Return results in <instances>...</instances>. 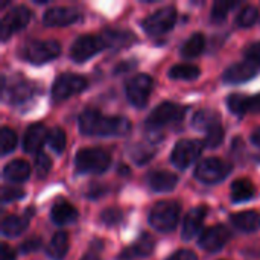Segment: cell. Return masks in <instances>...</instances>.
Masks as SVG:
<instances>
[{
  "label": "cell",
  "instance_id": "28",
  "mask_svg": "<svg viewBox=\"0 0 260 260\" xmlns=\"http://www.w3.org/2000/svg\"><path fill=\"white\" fill-rule=\"evenodd\" d=\"M219 120H221V116L216 111H213V110H200L198 113H195V116L192 119V125H193V128L203 129V131L207 133L213 126L221 125Z\"/></svg>",
  "mask_w": 260,
  "mask_h": 260
},
{
  "label": "cell",
  "instance_id": "17",
  "mask_svg": "<svg viewBox=\"0 0 260 260\" xmlns=\"http://www.w3.org/2000/svg\"><path fill=\"white\" fill-rule=\"evenodd\" d=\"M46 139H49V131L43 123H34L30 125L23 137V149L29 154H40L41 146L44 145Z\"/></svg>",
  "mask_w": 260,
  "mask_h": 260
},
{
  "label": "cell",
  "instance_id": "31",
  "mask_svg": "<svg viewBox=\"0 0 260 260\" xmlns=\"http://www.w3.org/2000/svg\"><path fill=\"white\" fill-rule=\"evenodd\" d=\"M128 152H129V157H131V160H133L134 163H137V165H145V163H148V161L154 157L155 149H154L152 146H149V145L137 143V145L129 146Z\"/></svg>",
  "mask_w": 260,
  "mask_h": 260
},
{
  "label": "cell",
  "instance_id": "25",
  "mask_svg": "<svg viewBox=\"0 0 260 260\" xmlns=\"http://www.w3.org/2000/svg\"><path fill=\"white\" fill-rule=\"evenodd\" d=\"M50 219L58 225H66L78 219V210L67 201L56 203L50 210Z\"/></svg>",
  "mask_w": 260,
  "mask_h": 260
},
{
  "label": "cell",
  "instance_id": "43",
  "mask_svg": "<svg viewBox=\"0 0 260 260\" xmlns=\"http://www.w3.org/2000/svg\"><path fill=\"white\" fill-rule=\"evenodd\" d=\"M105 192H107V189L102 186V184H99V183H93V184H90V187H88V190H87V197L88 198H101V197H104L105 195Z\"/></svg>",
  "mask_w": 260,
  "mask_h": 260
},
{
  "label": "cell",
  "instance_id": "34",
  "mask_svg": "<svg viewBox=\"0 0 260 260\" xmlns=\"http://www.w3.org/2000/svg\"><path fill=\"white\" fill-rule=\"evenodd\" d=\"M239 3L238 2H215L213 8H212V21L215 23H221L227 18L229 12L236 8Z\"/></svg>",
  "mask_w": 260,
  "mask_h": 260
},
{
  "label": "cell",
  "instance_id": "19",
  "mask_svg": "<svg viewBox=\"0 0 260 260\" xmlns=\"http://www.w3.org/2000/svg\"><path fill=\"white\" fill-rule=\"evenodd\" d=\"M148 184L155 192H171L178 183V177L169 171H152L148 174Z\"/></svg>",
  "mask_w": 260,
  "mask_h": 260
},
{
  "label": "cell",
  "instance_id": "39",
  "mask_svg": "<svg viewBox=\"0 0 260 260\" xmlns=\"http://www.w3.org/2000/svg\"><path fill=\"white\" fill-rule=\"evenodd\" d=\"M120 221H122V212L116 207H110L101 213V222L108 225V227L117 225Z\"/></svg>",
  "mask_w": 260,
  "mask_h": 260
},
{
  "label": "cell",
  "instance_id": "21",
  "mask_svg": "<svg viewBox=\"0 0 260 260\" xmlns=\"http://www.w3.org/2000/svg\"><path fill=\"white\" fill-rule=\"evenodd\" d=\"M105 47L110 49H122L136 41V35L129 30H120V29H105L101 35Z\"/></svg>",
  "mask_w": 260,
  "mask_h": 260
},
{
  "label": "cell",
  "instance_id": "36",
  "mask_svg": "<svg viewBox=\"0 0 260 260\" xmlns=\"http://www.w3.org/2000/svg\"><path fill=\"white\" fill-rule=\"evenodd\" d=\"M49 145L56 154H61L66 149V133L58 126L50 129L49 131Z\"/></svg>",
  "mask_w": 260,
  "mask_h": 260
},
{
  "label": "cell",
  "instance_id": "15",
  "mask_svg": "<svg viewBox=\"0 0 260 260\" xmlns=\"http://www.w3.org/2000/svg\"><path fill=\"white\" fill-rule=\"evenodd\" d=\"M256 75H257V69L253 62L241 61V62L230 66L224 72L222 81L227 84H241V82H247V81L253 79Z\"/></svg>",
  "mask_w": 260,
  "mask_h": 260
},
{
  "label": "cell",
  "instance_id": "47",
  "mask_svg": "<svg viewBox=\"0 0 260 260\" xmlns=\"http://www.w3.org/2000/svg\"><path fill=\"white\" fill-rule=\"evenodd\" d=\"M2 260H15V251L8 244H2Z\"/></svg>",
  "mask_w": 260,
  "mask_h": 260
},
{
  "label": "cell",
  "instance_id": "41",
  "mask_svg": "<svg viewBox=\"0 0 260 260\" xmlns=\"http://www.w3.org/2000/svg\"><path fill=\"white\" fill-rule=\"evenodd\" d=\"M245 58H247V61H250L254 66H259L260 67V41L250 44L245 49Z\"/></svg>",
  "mask_w": 260,
  "mask_h": 260
},
{
  "label": "cell",
  "instance_id": "11",
  "mask_svg": "<svg viewBox=\"0 0 260 260\" xmlns=\"http://www.w3.org/2000/svg\"><path fill=\"white\" fill-rule=\"evenodd\" d=\"M104 49H105V44H104L101 35L99 37H94V35H81L72 44L70 56L76 62H84V61L90 59L91 56H94L96 53H99Z\"/></svg>",
  "mask_w": 260,
  "mask_h": 260
},
{
  "label": "cell",
  "instance_id": "42",
  "mask_svg": "<svg viewBox=\"0 0 260 260\" xmlns=\"http://www.w3.org/2000/svg\"><path fill=\"white\" fill-rule=\"evenodd\" d=\"M40 247H41V239H40V238H30V239H27V241H24V242L21 244L20 250H21V253L29 254V253L37 251Z\"/></svg>",
  "mask_w": 260,
  "mask_h": 260
},
{
  "label": "cell",
  "instance_id": "2",
  "mask_svg": "<svg viewBox=\"0 0 260 260\" xmlns=\"http://www.w3.org/2000/svg\"><path fill=\"white\" fill-rule=\"evenodd\" d=\"M110 165V154L101 148H84L75 155V168L79 174H104Z\"/></svg>",
  "mask_w": 260,
  "mask_h": 260
},
{
  "label": "cell",
  "instance_id": "5",
  "mask_svg": "<svg viewBox=\"0 0 260 260\" xmlns=\"http://www.w3.org/2000/svg\"><path fill=\"white\" fill-rule=\"evenodd\" d=\"M232 171V166L218 158V157H209V158H204L201 160L197 168H195V178L204 184H216L222 180H225L229 177Z\"/></svg>",
  "mask_w": 260,
  "mask_h": 260
},
{
  "label": "cell",
  "instance_id": "1",
  "mask_svg": "<svg viewBox=\"0 0 260 260\" xmlns=\"http://www.w3.org/2000/svg\"><path fill=\"white\" fill-rule=\"evenodd\" d=\"M79 131L85 136H126L131 123L126 117L104 116L98 110H85L79 116Z\"/></svg>",
  "mask_w": 260,
  "mask_h": 260
},
{
  "label": "cell",
  "instance_id": "22",
  "mask_svg": "<svg viewBox=\"0 0 260 260\" xmlns=\"http://www.w3.org/2000/svg\"><path fill=\"white\" fill-rule=\"evenodd\" d=\"M233 227L242 233H254L260 230V213L254 210L235 213L230 218Z\"/></svg>",
  "mask_w": 260,
  "mask_h": 260
},
{
  "label": "cell",
  "instance_id": "38",
  "mask_svg": "<svg viewBox=\"0 0 260 260\" xmlns=\"http://www.w3.org/2000/svg\"><path fill=\"white\" fill-rule=\"evenodd\" d=\"M52 169V160L44 152H40L35 158V171L40 178H44Z\"/></svg>",
  "mask_w": 260,
  "mask_h": 260
},
{
  "label": "cell",
  "instance_id": "4",
  "mask_svg": "<svg viewBox=\"0 0 260 260\" xmlns=\"http://www.w3.org/2000/svg\"><path fill=\"white\" fill-rule=\"evenodd\" d=\"M180 204L175 201H160L149 212V224L160 233L172 232L180 219Z\"/></svg>",
  "mask_w": 260,
  "mask_h": 260
},
{
  "label": "cell",
  "instance_id": "3",
  "mask_svg": "<svg viewBox=\"0 0 260 260\" xmlns=\"http://www.w3.org/2000/svg\"><path fill=\"white\" fill-rule=\"evenodd\" d=\"M61 53V46L55 40H30L20 49V56L32 64H44Z\"/></svg>",
  "mask_w": 260,
  "mask_h": 260
},
{
  "label": "cell",
  "instance_id": "48",
  "mask_svg": "<svg viewBox=\"0 0 260 260\" xmlns=\"http://www.w3.org/2000/svg\"><path fill=\"white\" fill-rule=\"evenodd\" d=\"M251 142L256 145V146H259L260 148V126L253 133V136H251Z\"/></svg>",
  "mask_w": 260,
  "mask_h": 260
},
{
  "label": "cell",
  "instance_id": "12",
  "mask_svg": "<svg viewBox=\"0 0 260 260\" xmlns=\"http://www.w3.org/2000/svg\"><path fill=\"white\" fill-rule=\"evenodd\" d=\"M30 20V11L26 6H14L9 12L5 14L0 23V37L8 40L12 34L24 29Z\"/></svg>",
  "mask_w": 260,
  "mask_h": 260
},
{
  "label": "cell",
  "instance_id": "44",
  "mask_svg": "<svg viewBox=\"0 0 260 260\" xmlns=\"http://www.w3.org/2000/svg\"><path fill=\"white\" fill-rule=\"evenodd\" d=\"M168 260H198V256L190 250H180L168 257Z\"/></svg>",
  "mask_w": 260,
  "mask_h": 260
},
{
  "label": "cell",
  "instance_id": "10",
  "mask_svg": "<svg viewBox=\"0 0 260 260\" xmlns=\"http://www.w3.org/2000/svg\"><path fill=\"white\" fill-rule=\"evenodd\" d=\"M203 148H204L203 143L198 140H189V139L180 140L174 146L171 160L178 169H186L201 155Z\"/></svg>",
  "mask_w": 260,
  "mask_h": 260
},
{
  "label": "cell",
  "instance_id": "20",
  "mask_svg": "<svg viewBox=\"0 0 260 260\" xmlns=\"http://www.w3.org/2000/svg\"><path fill=\"white\" fill-rule=\"evenodd\" d=\"M154 239L149 235H142L131 247L125 248L120 253V259L122 260H131L137 259V257H148L152 251H154Z\"/></svg>",
  "mask_w": 260,
  "mask_h": 260
},
{
  "label": "cell",
  "instance_id": "9",
  "mask_svg": "<svg viewBox=\"0 0 260 260\" xmlns=\"http://www.w3.org/2000/svg\"><path fill=\"white\" fill-rule=\"evenodd\" d=\"M152 78L148 75H136L134 78H131L126 85H125V91H126V98L128 101L137 107V108H143L148 104L151 90H152Z\"/></svg>",
  "mask_w": 260,
  "mask_h": 260
},
{
  "label": "cell",
  "instance_id": "29",
  "mask_svg": "<svg viewBox=\"0 0 260 260\" xmlns=\"http://www.w3.org/2000/svg\"><path fill=\"white\" fill-rule=\"evenodd\" d=\"M206 47V38L203 34H193L183 46H181V56L184 58H195L198 56Z\"/></svg>",
  "mask_w": 260,
  "mask_h": 260
},
{
  "label": "cell",
  "instance_id": "13",
  "mask_svg": "<svg viewBox=\"0 0 260 260\" xmlns=\"http://www.w3.org/2000/svg\"><path fill=\"white\" fill-rule=\"evenodd\" d=\"M230 239V232L224 225H213L204 230L200 236V245L203 250L216 253L225 247Z\"/></svg>",
  "mask_w": 260,
  "mask_h": 260
},
{
  "label": "cell",
  "instance_id": "46",
  "mask_svg": "<svg viewBox=\"0 0 260 260\" xmlns=\"http://www.w3.org/2000/svg\"><path fill=\"white\" fill-rule=\"evenodd\" d=\"M248 111L250 113H260V93L248 98Z\"/></svg>",
  "mask_w": 260,
  "mask_h": 260
},
{
  "label": "cell",
  "instance_id": "24",
  "mask_svg": "<svg viewBox=\"0 0 260 260\" xmlns=\"http://www.w3.org/2000/svg\"><path fill=\"white\" fill-rule=\"evenodd\" d=\"M29 215H32V210H29L26 215H12L3 219L2 222V233L8 238L20 236L29 225Z\"/></svg>",
  "mask_w": 260,
  "mask_h": 260
},
{
  "label": "cell",
  "instance_id": "49",
  "mask_svg": "<svg viewBox=\"0 0 260 260\" xmlns=\"http://www.w3.org/2000/svg\"><path fill=\"white\" fill-rule=\"evenodd\" d=\"M81 260H101V259H99V256H98V254L88 253V254H85V256H84Z\"/></svg>",
  "mask_w": 260,
  "mask_h": 260
},
{
  "label": "cell",
  "instance_id": "35",
  "mask_svg": "<svg viewBox=\"0 0 260 260\" xmlns=\"http://www.w3.org/2000/svg\"><path fill=\"white\" fill-rule=\"evenodd\" d=\"M257 18H259V11H257V8L253 6V5H247V6L239 12L238 18H236V23H238V26H241V27H250V26H253V24L257 21Z\"/></svg>",
  "mask_w": 260,
  "mask_h": 260
},
{
  "label": "cell",
  "instance_id": "32",
  "mask_svg": "<svg viewBox=\"0 0 260 260\" xmlns=\"http://www.w3.org/2000/svg\"><path fill=\"white\" fill-rule=\"evenodd\" d=\"M227 107L233 114L244 116L245 113H248V96L241 93H233L227 98Z\"/></svg>",
  "mask_w": 260,
  "mask_h": 260
},
{
  "label": "cell",
  "instance_id": "30",
  "mask_svg": "<svg viewBox=\"0 0 260 260\" xmlns=\"http://www.w3.org/2000/svg\"><path fill=\"white\" fill-rule=\"evenodd\" d=\"M200 76V69L193 64H177L169 70V78L175 81H192Z\"/></svg>",
  "mask_w": 260,
  "mask_h": 260
},
{
  "label": "cell",
  "instance_id": "18",
  "mask_svg": "<svg viewBox=\"0 0 260 260\" xmlns=\"http://www.w3.org/2000/svg\"><path fill=\"white\" fill-rule=\"evenodd\" d=\"M32 93H34V88L29 82L17 81V82H12L11 85H6L5 78H3V96L8 99L9 104H14V105L24 104L27 99H30Z\"/></svg>",
  "mask_w": 260,
  "mask_h": 260
},
{
  "label": "cell",
  "instance_id": "16",
  "mask_svg": "<svg viewBox=\"0 0 260 260\" xmlns=\"http://www.w3.org/2000/svg\"><path fill=\"white\" fill-rule=\"evenodd\" d=\"M206 215H207V207L206 206H198V207L192 209L186 215L184 222H183V232H181V238L184 241L193 239L201 232Z\"/></svg>",
  "mask_w": 260,
  "mask_h": 260
},
{
  "label": "cell",
  "instance_id": "6",
  "mask_svg": "<svg viewBox=\"0 0 260 260\" xmlns=\"http://www.w3.org/2000/svg\"><path fill=\"white\" fill-rule=\"evenodd\" d=\"M184 108L178 104L174 102H163L160 105H157L149 116L145 120V125L151 129V131H157L161 126H166L169 123H175L180 122L184 117Z\"/></svg>",
  "mask_w": 260,
  "mask_h": 260
},
{
  "label": "cell",
  "instance_id": "26",
  "mask_svg": "<svg viewBox=\"0 0 260 260\" xmlns=\"http://www.w3.org/2000/svg\"><path fill=\"white\" fill-rule=\"evenodd\" d=\"M69 251V236L66 232H56L53 235V238L50 239L47 248H46V254L47 257L52 260H62L64 256Z\"/></svg>",
  "mask_w": 260,
  "mask_h": 260
},
{
  "label": "cell",
  "instance_id": "33",
  "mask_svg": "<svg viewBox=\"0 0 260 260\" xmlns=\"http://www.w3.org/2000/svg\"><path fill=\"white\" fill-rule=\"evenodd\" d=\"M17 145V136L11 128L3 126L0 129V152L2 155H8L9 152H12L15 149Z\"/></svg>",
  "mask_w": 260,
  "mask_h": 260
},
{
  "label": "cell",
  "instance_id": "23",
  "mask_svg": "<svg viewBox=\"0 0 260 260\" xmlns=\"http://www.w3.org/2000/svg\"><path fill=\"white\" fill-rule=\"evenodd\" d=\"M30 175V166L24 160H12L3 168V178L9 183H21Z\"/></svg>",
  "mask_w": 260,
  "mask_h": 260
},
{
  "label": "cell",
  "instance_id": "8",
  "mask_svg": "<svg viewBox=\"0 0 260 260\" xmlns=\"http://www.w3.org/2000/svg\"><path fill=\"white\" fill-rule=\"evenodd\" d=\"M87 88V79L79 75L64 73L56 78L52 85V98L55 102L66 101L73 94H78Z\"/></svg>",
  "mask_w": 260,
  "mask_h": 260
},
{
  "label": "cell",
  "instance_id": "7",
  "mask_svg": "<svg viewBox=\"0 0 260 260\" xmlns=\"http://www.w3.org/2000/svg\"><path fill=\"white\" fill-rule=\"evenodd\" d=\"M177 20V11L174 6H166L161 8L158 11H155L154 14L148 15L143 21V30L151 35V37H158L166 34L168 30H171L175 24Z\"/></svg>",
  "mask_w": 260,
  "mask_h": 260
},
{
  "label": "cell",
  "instance_id": "14",
  "mask_svg": "<svg viewBox=\"0 0 260 260\" xmlns=\"http://www.w3.org/2000/svg\"><path fill=\"white\" fill-rule=\"evenodd\" d=\"M79 12L73 8H67V6H53L49 8L44 15H43V21L47 26H67L72 24L75 21L79 20Z\"/></svg>",
  "mask_w": 260,
  "mask_h": 260
},
{
  "label": "cell",
  "instance_id": "40",
  "mask_svg": "<svg viewBox=\"0 0 260 260\" xmlns=\"http://www.w3.org/2000/svg\"><path fill=\"white\" fill-rule=\"evenodd\" d=\"M24 197V192L18 187H12V186H3L2 189V203L6 204V203H11V201H15V200H20Z\"/></svg>",
  "mask_w": 260,
  "mask_h": 260
},
{
  "label": "cell",
  "instance_id": "45",
  "mask_svg": "<svg viewBox=\"0 0 260 260\" xmlns=\"http://www.w3.org/2000/svg\"><path fill=\"white\" fill-rule=\"evenodd\" d=\"M137 66V62H136V59H128V61H122L116 69H114V73L116 75H119V73H126L128 70H131V69H134Z\"/></svg>",
  "mask_w": 260,
  "mask_h": 260
},
{
  "label": "cell",
  "instance_id": "27",
  "mask_svg": "<svg viewBox=\"0 0 260 260\" xmlns=\"http://www.w3.org/2000/svg\"><path fill=\"white\" fill-rule=\"evenodd\" d=\"M256 195L254 184L248 178H239L232 183V200L235 203L250 201Z\"/></svg>",
  "mask_w": 260,
  "mask_h": 260
},
{
  "label": "cell",
  "instance_id": "37",
  "mask_svg": "<svg viewBox=\"0 0 260 260\" xmlns=\"http://www.w3.org/2000/svg\"><path fill=\"white\" fill-rule=\"evenodd\" d=\"M222 140H224V128L221 125H216V126H213L212 129L207 131L204 143L207 145V148L213 149V148H218L222 143Z\"/></svg>",
  "mask_w": 260,
  "mask_h": 260
}]
</instances>
